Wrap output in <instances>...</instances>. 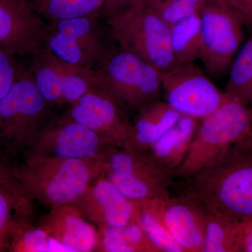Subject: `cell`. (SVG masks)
I'll list each match as a JSON object with an SVG mask.
<instances>
[{
  "label": "cell",
  "instance_id": "obj_15",
  "mask_svg": "<svg viewBox=\"0 0 252 252\" xmlns=\"http://www.w3.org/2000/svg\"><path fill=\"white\" fill-rule=\"evenodd\" d=\"M72 206L99 228L120 227L136 220L137 206L105 177L99 176Z\"/></svg>",
  "mask_w": 252,
  "mask_h": 252
},
{
  "label": "cell",
  "instance_id": "obj_13",
  "mask_svg": "<svg viewBox=\"0 0 252 252\" xmlns=\"http://www.w3.org/2000/svg\"><path fill=\"white\" fill-rule=\"evenodd\" d=\"M125 112L108 94L92 88L71 105L67 116L117 147L132 148L133 127Z\"/></svg>",
  "mask_w": 252,
  "mask_h": 252
},
{
  "label": "cell",
  "instance_id": "obj_2",
  "mask_svg": "<svg viewBox=\"0 0 252 252\" xmlns=\"http://www.w3.org/2000/svg\"><path fill=\"white\" fill-rule=\"evenodd\" d=\"M217 110L199 122L183 161L172 175L188 180L227 154L252 146V108L225 94Z\"/></svg>",
  "mask_w": 252,
  "mask_h": 252
},
{
  "label": "cell",
  "instance_id": "obj_7",
  "mask_svg": "<svg viewBox=\"0 0 252 252\" xmlns=\"http://www.w3.org/2000/svg\"><path fill=\"white\" fill-rule=\"evenodd\" d=\"M50 107L29 69L18 64L14 85L0 102V141L8 147H31L44 127Z\"/></svg>",
  "mask_w": 252,
  "mask_h": 252
},
{
  "label": "cell",
  "instance_id": "obj_3",
  "mask_svg": "<svg viewBox=\"0 0 252 252\" xmlns=\"http://www.w3.org/2000/svg\"><path fill=\"white\" fill-rule=\"evenodd\" d=\"M15 173L32 201L53 210L74 205L101 176V162L56 158L27 160Z\"/></svg>",
  "mask_w": 252,
  "mask_h": 252
},
{
  "label": "cell",
  "instance_id": "obj_25",
  "mask_svg": "<svg viewBox=\"0 0 252 252\" xmlns=\"http://www.w3.org/2000/svg\"><path fill=\"white\" fill-rule=\"evenodd\" d=\"M34 12L49 23L90 16L102 9L103 0H25Z\"/></svg>",
  "mask_w": 252,
  "mask_h": 252
},
{
  "label": "cell",
  "instance_id": "obj_16",
  "mask_svg": "<svg viewBox=\"0 0 252 252\" xmlns=\"http://www.w3.org/2000/svg\"><path fill=\"white\" fill-rule=\"evenodd\" d=\"M162 214L169 231L184 252H203L207 212L190 194L169 196L162 203Z\"/></svg>",
  "mask_w": 252,
  "mask_h": 252
},
{
  "label": "cell",
  "instance_id": "obj_24",
  "mask_svg": "<svg viewBox=\"0 0 252 252\" xmlns=\"http://www.w3.org/2000/svg\"><path fill=\"white\" fill-rule=\"evenodd\" d=\"M163 200L135 204L136 220L146 234L161 252H184L169 231L162 214Z\"/></svg>",
  "mask_w": 252,
  "mask_h": 252
},
{
  "label": "cell",
  "instance_id": "obj_27",
  "mask_svg": "<svg viewBox=\"0 0 252 252\" xmlns=\"http://www.w3.org/2000/svg\"><path fill=\"white\" fill-rule=\"evenodd\" d=\"M11 250L25 252L67 251L42 227L25 230L20 228L14 235Z\"/></svg>",
  "mask_w": 252,
  "mask_h": 252
},
{
  "label": "cell",
  "instance_id": "obj_31",
  "mask_svg": "<svg viewBox=\"0 0 252 252\" xmlns=\"http://www.w3.org/2000/svg\"><path fill=\"white\" fill-rule=\"evenodd\" d=\"M142 1L144 0H103L102 9L107 15V18H109Z\"/></svg>",
  "mask_w": 252,
  "mask_h": 252
},
{
  "label": "cell",
  "instance_id": "obj_4",
  "mask_svg": "<svg viewBox=\"0 0 252 252\" xmlns=\"http://www.w3.org/2000/svg\"><path fill=\"white\" fill-rule=\"evenodd\" d=\"M93 86L126 111H139L161 97V71L138 56L120 50L106 56L94 68Z\"/></svg>",
  "mask_w": 252,
  "mask_h": 252
},
{
  "label": "cell",
  "instance_id": "obj_11",
  "mask_svg": "<svg viewBox=\"0 0 252 252\" xmlns=\"http://www.w3.org/2000/svg\"><path fill=\"white\" fill-rule=\"evenodd\" d=\"M95 16L49 23L43 48L63 62L94 69L106 56Z\"/></svg>",
  "mask_w": 252,
  "mask_h": 252
},
{
  "label": "cell",
  "instance_id": "obj_23",
  "mask_svg": "<svg viewBox=\"0 0 252 252\" xmlns=\"http://www.w3.org/2000/svg\"><path fill=\"white\" fill-rule=\"evenodd\" d=\"M170 45L175 66L200 60L202 41L198 13L170 26Z\"/></svg>",
  "mask_w": 252,
  "mask_h": 252
},
{
  "label": "cell",
  "instance_id": "obj_19",
  "mask_svg": "<svg viewBox=\"0 0 252 252\" xmlns=\"http://www.w3.org/2000/svg\"><path fill=\"white\" fill-rule=\"evenodd\" d=\"M200 121L182 116L175 125L154 142L147 151L156 161L173 172L188 152Z\"/></svg>",
  "mask_w": 252,
  "mask_h": 252
},
{
  "label": "cell",
  "instance_id": "obj_12",
  "mask_svg": "<svg viewBox=\"0 0 252 252\" xmlns=\"http://www.w3.org/2000/svg\"><path fill=\"white\" fill-rule=\"evenodd\" d=\"M38 90L51 105H72L94 88V69L71 65L43 48L33 56L29 69Z\"/></svg>",
  "mask_w": 252,
  "mask_h": 252
},
{
  "label": "cell",
  "instance_id": "obj_30",
  "mask_svg": "<svg viewBox=\"0 0 252 252\" xmlns=\"http://www.w3.org/2000/svg\"><path fill=\"white\" fill-rule=\"evenodd\" d=\"M228 7L240 18L245 28L252 30V0H228Z\"/></svg>",
  "mask_w": 252,
  "mask_h": 252
},
{
  "label": "cell",
  "instance_id": "obj_14",
  "mask_svg": "<svg viewBox=\"0 0 252 252\" xmlns=\"http://www.w3.org/2000/svg\"><path fill=\"white\" fill-rule=\"evenodd\" d=\"M46 29L25 0H0V50L34 56L44 47Z\"/></svg>",
  "mask_w": 252,
  "mask_h": 252
},
{
  "label": "cell",
  "instance_id": "obj_8",
  "mask_svg": "<svg viewBox=\"0 0 252 252\" xmlns=\"http://www.w3.org/2000/svg\"><path fill=\"white\" fill-rule=\"evenodd\" d=\"M204 72L211 79L228 74L245 41V26L229 8L205 3L198 9Z\"/></svg>",
  "mask_w": 252,
  "mask_h": 252
},
{
  "label": "cell",
  "instance_id": "obj_9",
  "mask_svg": "<svg viewBox=\"0 0 252 252\" xmlns=\"http://www.w3.org/2000/svg\"><path fill=\"white\" fill-rule=\"evenodd\" d=\"M161 88L165 102L172 108L199 121L217 110L226 97L195 63L161 72Z\"/></svg>",
  "mask_w": 252,
  "mask_h": 252
},
{
  "label": "cell",
  "instance_id": "obj_33",
  "mask_svg": "<svg viewBox=\"0 0 252 252\" xmlns=\"http://www.w3.org/2000/svg\"><path fill=\"white\" fill-rule=\"evenodd\" d=\"M205 2L212 3V4H217L218 6H222V7H228V0H205Z\"/></svg>",
  "mask_w": 252,
  "mask_h": 252
},
{
  "label": "cell",
  "instance_id": "obj_17",
  "mask_svg": "<svg viewBox=\"0 0 252 252\" xmlns=\"http://www.w3.org/2000/svg\"><path fill=\"white\" fill-rule=\"evenodd\" d=\"M42 228L67 252H89L97 250L99 232L72 205L51 210L43 221Z\"/></svg>",
  "mask_w": 252,
  "mask_h": 252
},
{
  "label": "cell",
  "instance_id": "obj_22",
  "mask_svg": "<svg viewBox=\"0 0 252 252\" xmlns=\"http://www.w3.org/2000/svg\"><path fill=\"white\" fill-rule=\"evenodd\" d=\"M97 250L107 252H161L136 220L124 226L99 228Z\"/></svg>",
  "mask_w": 252,
  "mask_h": 252
},
{
  "label": "cell",
  "instance_id": "obj_20",
  "mask_svg": "<svg viewBox=\"0 0 252 252\" xmlns=\"http://www.w3.org/2000/svg\"><path fill=\"white\" fill-rule=\"evenodd\" d=\"M182 115L164 101L158 100L138 111L132 124V148L147 151L175 125Z\"/></svg>",
  "mask_w": 252,
  "mask_h": 252
},
{
  "label": "cell",
  "instance_id": "obj_28",
  "mask_svg": "<svg viewBox=\"0 0 252 252\" xmlns=\"http://www.w3.org/2000/svg\"><path fill=\"white\" fill-rule=\"evenodd\" d=\"M169 26L198 13V8L180 0H144Z\"/></svg>",
  "mask_w": 252,
  "mask_h": 252
},
{
  "label": "cell",
  "instance_id": "obj_1",
  "mask_svg": "<svg viewBox=\"0 0 252 252\" xmlns=\"http://www.w3.org/2000/svg\"><path fill=\"white\" fill-rule=\"evenodd\" d=\"M186 193L210 212L252 220V146L233 151L187 180Z\"/></svg>",
  "mask_w": 252,
  "mask_h": 252
},
{
  "label": "cell",
  "instance_id": "obj_26",
  "mask_svg": "<svg viewBox=\"0 0 252 252\" xmlns=\"http://www.w3.org/2000/svg\"><path fill=\"white\" fill-rule=\"evenodd\" d=\"M224 94L252 108V34L235 56L228 71Z\"/></svg>",
  "mask_w": 252,
  "mask_h": 252
},
{
  "label": "cell",
  "instance_id": "obj_10",
  "mask_svg": "<svg viewBox=\"0 0 252 252\" xmlns=\"http://www.w3.org/2000/svg\"><path fill=\"white\" fill-rule=\"evenodd\" d=\"M117 146L69 117L44 126L32 144L28 160L74 158L102 161Z\"/></svg>",
  "mask_w": 252,
  "mask_h": 252
},
{
  "label": "cell",
  "instance_id": "obj_18",
  "mask_svg": "<svg viewBox=\"0 0 252 252\" xmlns=\"http://www.w3.org/2000/svg\"><path fill=\"white\" fill-rule=\"evenodd\" d=\"M31 202L15 170L0 161V248L24 225L32 210Z\"/></svg>",
  "mask_w": 252,
  "mask_h": 252
},
{
  "label": "cell",
  "instance_id": "obj_29",
  "mask_svg": "<svg viewBox=\"0 0 252 252\" xmlns=\"http://www.w3.org/2000/svg\"><path fill=\"white\" fill-rule=\"evenodd\" d=\"M14 55L0 50V102L9 94L17 76Z\"/></svg>",
  "mask_w": 252,
  "mask_h": 252
},
{
  "label": "cell",
  "instance_id": "obj_6",
  "mask_svg": "<svg viewBox=\"0 0 252 252\" xmlns=\"http://www.w3.org/2000/svg\"><path fill=\"white\" fill-rule=\"evenodd\" d=\"M108 21L120 50L138 56L161 72L175 66L170 27L145 1L111 16Z\"/></svg>",
  "mask_w": 252,
  "mask_h": 252
},
{
  "label": "cell",
  "instance_id": "obj_34",
  "mask_svg": "<svg viewBox=\"0 0 252 252\" xmlns=\"http://www.w3.org/2000/svg\"><path fill=\"white\" fill-rule=\"evenodd\" d=\"M180 1H185V2L189 3V4L193 5L195 7L200 9L204 4H205V0H180Z\"/></svg>",
  "mask_w": 252,
  "mask_h": 252
},
{
  "label": "cell",
  "instance_id": "obj_21",
  "mask_svg": "<svg viewBox=\"0 0 252 252\" xmlns=\"http://www.w3.org/2000/svg\"><path fill=\"white\" fill-rule=\"evenodd\" d=\"M206 212L203 252H242L247 222L207 210Z\"/></svg>",
  "mask_w": 252,
  "mask_h": 252
},
{
  "label": "cell",
  "instance_id": "obj_32",
  "mask_svg": "<svg viewBox=\"0 0 252 252\" xmlns=\"http://www.w3.org/2000/svg\"><path fill=\"white\" fill-rule=\"evenodd\" d=\"M242 252H252V220L247 222Z\"/></svg>",
  "mask_w": 252,
  "mask_h": 252
},
{
  "label": "cell",
  "instance_id": "obj_5",
  "mask_svg": "<svg viewBox=\"0 0 252 252\" xmlns=\"http://www.w3.org/2000/svg\"><path fill=\"white\" fill-rule=\"evenodd\" d=\"M101 176L135 204L165 200L173 178L147 151L119 147L102 159Z\"/></svg>",
  "mask_w": 252,
  "mask_h": 252
}]
</instances>
